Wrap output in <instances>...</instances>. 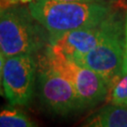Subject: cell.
I'll return each instance as SVG.
<instances>
[{
	"mask_svg": "<svg viewBox=\"0 0 127 127\" xmlns=\"http://www.w3.org/2000/svg\"><path fill=\"white\" fill-rule=\"evenodd\" d=\"M84 126L127 127V107L110 104L90 117Z\"/></svg>",
	"mask_w": 127,
	"mask_h": 127,
	"instance_id": "cell-8",
	"label": "cell"
},
{
	"mask_svg": "<svg viewBox=\"0 0 127 127\" xmlns=\"http://www.w3.org/2000/svg\"><path fill=\"white\" fill-rule=\"evenodd\" d=\"M28 9L50 35L94 27L114 12L106 3L59 0H33L28 3Z\"/></svg>",
	"mask_w": 127,
	"mask_h": 127,
	"instance_id": "cell-1",
	"label": "cell"
},
{
	"mask_svg": "<svg viewBox=\"0 0 127 127\" xmlns=\"http://www.w3.org/2000/svg\"><path fill=\"white\" fill-rule=\"evenodd\" d=\"M124 56V24L120 15L97 45L76 59V63L100 74L108 87L122 74Z\"/></svg>",
	"mask_w": 127,
	"mask_h": 127,
	"instance_id": "cell-4",
	"label": "cell"
},
{
	"mask_svg": "<svg viewBox=\"0 0 127 127\" xmlns=\"http://www.w3.org/2000/svg\"><path fill=\"white\" fill-rule=\"evenodd\" d=\"M1 2H5V6L7 3H9V4H15V2H14L13 0H0Z\"/></svg>",
	"mask_w": 127,
	"mask_h": 127,
	"instance_id": "cell-15",
	"label": "cell"
},
{
	"mask_svg": "<svg viewBox=\"0 0 127 127\" xmlns=\"http://www.w3.org/2000/svg\"><path fill=\"white\" fill-rule=\"evenodd\" d=\"M59 1H68V2H81V3H108L113 0H59Z\"/></svg>",
	"mask_w": 127,
	"mask_h": 127,
	"instance_id": "cell-13",
	"label": "cell"
},
{
	"mask_svg": "<svg viewBox=\"0 0 127 127\" xmlns=\"http://www.w3.org/2000/svg\"><path fill=\"white\" fill-rule=\"evenodd\" d=\"M106 99L110 104L127 107V73L121 74L110 84Z\"/></svg>",
	"mask_w": 127,
	"mask_h": 127,
	"instance_id": "cell-10",
	"label": "cell"
},
{
	"mask_svg": "<svg viewBox=\"0 0 127 127\" xmlns=\"http://www.w3.org/2000/svg\"><path fill=\"white\" fill-rule=\"evenodd\" d=\"M46 32L28 7L0 8V50L6 58L39 52L48 44Z\"/></svg>",
	"mask_w": 127,
	"mask_h": 127,
	"instance_id": "cell-2",
	"label": "cell"
},
{
	"mask_svg": "<svg viewBox=\"0 0 127 127\" xmlns=\"http://www.w3.org/2000/svg\"><path fill=\"white\" fill-rule=\"evenodd\" d=\"M5 61H6V57L0 50V95L4 94L3 91V86H2V77H3V70H4Z\"/></svg>",
	"mask_w": 127,
	"mask_h": 127,
	"instance_id": "cell-12",
	"label": "cell"
},
{
	"mask_svg": "<svg viewBox=\"0 0 127 127\" xmlns=\"http://www.w3.org/2000/svg\"><path fill=\"white\" fill-rule=\"evenodd\" d=\"M42 64L62 75L73 85L85 108L94 106L106 99L108 85L94 71L48 48H46Z\"/></svg>",
	"mask_w": 127,
	"mask_h": 127,
	"instance_id": "cell-3",
	"label": "cell"
},
{
	"mask_svg": "<svg viewBox=\"0 0 127 127\" xmlns=\"http://www.w3.org/2000/svg\"><path fill=\"white\" fill-rule=\"evenodd\" d=\"M37 78L39 97L53 113L66 116L85 109L73 85L59 73L41 64Z\"/></svg>",
	"mask_w": 127,
	"mask_h": 127,
	"instance_id": "cell-5",
	"label": "cell"
},
{
	"mask_svg": "<svg viewBox=\"0 0 127 127\" xmlns=\"http://www.w3.org/2000/svg\"><path fill=\"white\" fill-rule=\"evenodd\" d=\"M14 2H15V4L17 3V2H20V3H29V2H31L33 0H13Z\"/></svg>",
	"mask_w": 127,
	"mask_h": 127,
	"instance_id": "cell-14",
	"label": "cell"
},
{
	"mask_svg": "<svg viewBox=\"0 0 127 127\" xmlns=\"http://www.w3.org/2000/svg\"><path fill=\"white\" fill-rule=\"evenodd\" d=\"M37 124L26 113L17 108L0 110V127H34Z\"/></svg>",
	"mask_w": 127,
	"mask_h": 127,
	"instance_id": "cell-9",
	"label": "cell"
},
{
	"mask_svg": "<svg viewBox=\"0 0 127 127\" xmlns=\"http://www.w3.org/2000/svg\"><path fill=\"white\" fill-rule=\"evenodd\" d=\"M127 73V11L124 21V56H123V63L122 69V74Z\"/></svg>",
	"mask_w": 127,
	"mask_h": 127,
	"instance_id": "cell-11",
	"label": "cell"
},
{
	"mask_svg": "<svg viewBox=\"0 0 127 127\" xmlns=\"http://www.w3.org/2000/svg\"><path fill=\"white\" fill-rule=\"evenodd\" d=\"M37 78V63L32 55L6 58L2 86L12 105H27L32 99Z\"/></svg>",
	"mask_w": 127,
	"mask_h": 127,
	"instance_id": "cell-6",
	"label": "cell"
},
{
	"mask_svg": "<svg viewBox=\"0 0 127 127\" xmlns=\"http://www.w3.org/2000/svg\"><path fill=\"white\" fill-rule=\"evenodd\" d=\"M118 13L113 12L101 24L91 27L74 29L57 35H50L46 48L61 53L71 59H76L92 50L105 36Z\"/></svg>",
	"mask_w": 127,
	"mask_h": 127,
	"instance_id": "cell-7",
	"label": "cell"
}]
</instances>
